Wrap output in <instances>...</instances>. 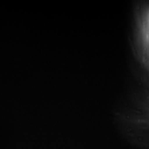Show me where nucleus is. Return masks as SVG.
I'll list each match as a JSON object with an SVG mask.
<instances>
[]
</instances>
